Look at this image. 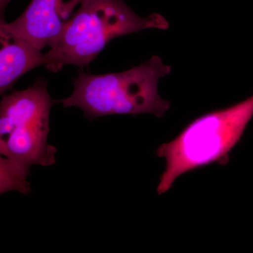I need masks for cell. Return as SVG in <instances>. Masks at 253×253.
Here are the masks:
<instances>
[{
  "label": "cell",
  "mask_w": 253,
  "mask_h": 253,
  "mask_svg": "<svg viewBox=\"0 0 253 253\" xmlns=\"http://www.w3.org/2000/svg\"><path fill=\"white\" fill-rule=\"evenodd\" d=\"M53 101L47 81L38 80L23 91L3 96L0 105V191L31 192L27 181L33 166L55 163L56 149L48 144Z\"/></svg>",
  "instance_id": "cell-1"
},
{
  "label": "cell",
  "mask_w": 253,
  "mask_h": 253,
  "mask_svg": "<svg viewBox=\"0 0 253 253\" xmlns=\"http://www.w3.org/2000/svg\"><path fill=\"white\" fill-rule=\"evenodd\" d=\"M253 117V95L238 104L206 113L189 123L172 140L158 148L166 161L157 187L159 195L186 173L212 163L225 166Z\"/></svg>",
  "instance_id": "cell-2"
},
{
  "label": "cell",
  "mask_w": 253,
  "mask_h": 253,
  "mask_svg": "<svg viewBox=\"0 0 253 253\" xmlns=\"http://www.w3.org/2000/svg\"><path fill=\"white\" fill-rule=\"evenodd\" d=\"M162 15L141 17L123 0H82L62 33L46 53L45 67L56 73L68 65L88 66L114 38L148 29H168Z\"/></svg>",
  "instance_id": "cell-3"
},
{
  "label": "cell",
  "mask_w": 253,
  "mask_h": 253,
  "mask_svg": "<svg viewBox=\"0 0 253 253\" xmlns=\"http://www.w3.org/2000/svg\"><path fill=\"white\" fill-rule=\"evenodd\" d=\"M170 72V66L158 56L121 73L91 75L79 71L72 81L73 94L57 102L64 108H80L89 119L112 115L152 114L161 118L170 102L160 96L158 83Z\"/></svg>",
  "instance_id": "cell-4"
},
{
  "label": "cell",
  "mask_w": 253,
  "mask_h": 253,
  "mask_svg": "<svg viewBox=\"0 0 253 253\" xmlns=\"http://www.w3.org/2000/svg\"><path fill=\"white\" fill-rule=\"evenodd\" d=\"M82 0H31L13 22L0 21V28L20 37L39 49L49 46L59 38L79 7Z\"/></svg>",
  "instance_id": "cell-5"
},
{
  "label": "cell",
  "mask_w": 253,
  "mask_h": 253,
  "mask_svg": "<svg viewBox=\"0 0 253 253\" xmlns=\"http://www.w3.org/2000/svg\"><path fill=\"white\" fill-rule=\"evenodd\" d=\"M0 94L10 90L21 76L45 66L46 54L26 40L0 28Z\"/></svg>",
  "instance_id": "cell-6"
},
{
  "label": "cell",
  "mask_w": 253,
  "mask_h": 253,
  "mask_svg": "<svg viewBox=\"0 0 253 253\" xmlns=\"http://www.w3.org/2000/svg\"><path fill=\"white\" fill-rule=\"evenodd\" d=\"M11 0H0V13H1V19L0 21H4V10L6 9V6L9 4Z\"/></svg>",
  "instance_id": "cell-7"
}]
</instances>
